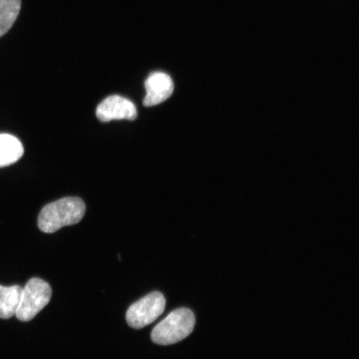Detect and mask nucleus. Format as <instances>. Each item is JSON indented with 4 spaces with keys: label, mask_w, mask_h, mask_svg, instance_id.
<instances>
[{
    "label": "nucleus",
    "mask_w": 359,
    "mask_h": 359,
    "mask_svg": "<svg viewBox=\"0 0 359 359\" xmlns=\"http://www.w3.org/2000/svg\"><path fill=\"white\" fill-rule=\"evenodd\" d=\"M86 212L84 202L78 197H65L45 205L39 215L38 226L44 233H55L60 229L82 221Z\"/></svg>",
    "instance_id": "obj_1"
},
{
    "label": "nucleus",
    "mask_w": 359,
    "mask_h": 359,
    "mask_svg": "<svg viewBox=\"0 0 359 359\" xmlns=\"http://www.w3.org/2000/svg\"><path fill=\"white\" fill-rule=\"evenodd\" d=\"M195 324V316L190 309H177L154 327L151 335L152 342L160 345L177 344L192 333Z\"/></svg>",
    "instance_id": "obj_2"
},
{
    "label": "nucleus",
    "mask_w": 359,
    "mask_h": 359,
    "mask_svg": "<svg viewBox=\"0 0 359 359\" xmlns=\"http://www.w3.org/2000/svg\"><path fill=\"white\" fill-rule=\"evenodd\" d=\"M51 297L50 285L39 278H33L22 288L20 303L15 316L22 322L33 320L50 302Z\"/></svg>",
    "instance_id": "obj_3"
},
{
    "label": "nucleus",
    "mask_w": 359,
    "mask_h": 359,
    "mask_svg": "<svg viewBox=\"0 0 359 359\" xmlns=\"http://www.w3.org/2000/svg\"><path fill=\"white\" fill-rule=\"evenodd\" d=\"M165 299L160 292H151L129 307L126 314L128 324L133 329H142L154 323L165 311Z\"/></svg>",
    "instance_id": "obj_4"
},
{
    "label": "nucleus",
    "mask_w": 359,
    "mask_h": 359,
    "mask_svg": "<svg viewBox=\"0 0 359 359\" xmlns=\"http://www.w3.org/2000/svg\"><path fill=\"white\" fill-rule=\"evenodd\" d=\"M96 114L101 122L109 123L112 120H135L137 111L133 103L127 98L112 95L98 105Z\"/></svg>",
    "instance_id": "obj_5"
},
{
    "label": "nucleus",
    "mask_w": 359,
    "mask_h": 359,
    "mask_svg": "<svg viewBox=\"0 0 359 359\" xmlns=\"http://www.w3.org/2000/svg\"><path fill=\"white\" fill-rule=\"evenodd\" d=\"M146 96L143 105L152 107L168 100L174 91L172 78L167 74L156 72L149 75L145 82Z\"/></svg>",
    "instance_id": "obj_6"
},
{
    "label": "nucleus",
    "mask_w": 359,
    "mask_h": 359,
    "mask_svg": "<svg viewBox=\"0 0 359 359\" xmlns=\"http://www.w3.org/2000/svg\"><path fill=\"white\" fill-rule=\"evenodd\" d=\"M24 154L21 142L10 134H0V168L15 163Z\"/></svg>",
    "instance_id": "obj_7"
},
{
    "label": "nucleus",
    "mask_w": 359,
    "mask_h": 359,
    "mask_svg": "<svg viewBox=\"0 0 359 359\" xmlns=\"http://www.w3.org/2000/svg\"><path fill=\"white\" fill-rule=\"evenodd\" d=\"M22 288L20 285H0V318L8 320L15 316L20 303Z\"/></svg>",
    "instance_id": "obj_8"
},
{
    "label": "nucleus",
    "mask_w": 359,
    "mask_h": 359,
    "mask_svg": "<svg viewBox=\"0 0 359 359\" xmlns=\"http://www.w3.org/2000/svg\"><path fill=\"white\" fill-rule=\"evenodd\" d=\"M21 8V0H0V37L15 24Z\"/></svg>",
    "instance_id": "obj_9"
}]
</instances>
